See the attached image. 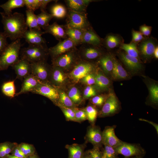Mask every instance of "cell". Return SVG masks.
I'll return each mask as SVG.
<instances>
[{"mask_svg": "<svg viewBox=\"0 0 158 158\" xmlns=\"http://www.w3.org/2000/svg\"><path fill=\"white\" fill-rule=\"evenodd\" d=\"M0 14L4 32L6 37L12 41L23 38L28 29L24 14L17 12L8 16L6 15L4 12H1Z\"/></svg>", "mask_w": 158, "mask_h": 158, "instance_id": "6da1fadb", "label": "cell"}, {"mask_svg": "<svg viewBox=\"0 0 158 158\" xmlns=\"http://www.w3.org/2000/svg\"><path fill=\"white\" fill-rule=\"evenodd\" d=\"M20 39L12 41L0 55V71L6 70L20 59V52L22 44Z\"/></svg>", "mask_w": 158, "mask_h": 158, "instance_id": "7a4b0ae2", "label": "cell"}, {"mask_svg": "<svg viewBox=\"0 0 158 158\" xmlns=\"http://www.w3.org/2000/svg\"><path fill=\"white\" fill-rule=\"evenodd\" d=\"M46 44L38 45H29L21 49L20 58L30 63L46 61L49 55Z\"/></svg>", "mask_w": 158, "mask_h": 158, "instance_id": "3957f363", "label": "cell"}, {"mask_svg": "<svg viewBox=\"0 0 158 158\" xmlns=\"http://www.w3.org/2000/svg\"><path fill=\"white\" fill-rule=\"evenodd\" d=\"M81 59L76 47L52 60V66L63 70L73 67Z\"/></svg>", "mask_w": 158, "mask_h": 158, "instance_id": "277c9868", "label": "cell"}, {"mask_svg": "<svg viewBox=\"0 0 158 158\" xmlns=\"http://www.w3.org/2000/svg\"><path fill=\"white\" fill-rule=\"evenodd\" d=\"M66 26L71 28L85 30L91 27L86 13L69 10L66 15Z\"/></svg>", "mask_w": 158, "mask_h": 158, "instance_id": "5b68a950", "label": "cell"}, {"mask_svg": "<svg viewBox=\"0 0 158 158\" xmlns=\"http://www.w3.org/2000/svg\"><path fill=\"white\" fill-rule=\"evenodd\" d=\"M114 149L118 154H121L125 157H135L142 158L146 153L145 150L138 143H130L123 141Z\"/></svg>", "mask_w": 158, "mask_h": 158, "instance_id": "8992f818", "label": "cell"}, {"mask_svg": "<svg viewBox=\"0 0 158 158\" xmlns=\"http://www.w3.org/2000/svg\"><path fill=\"white\" fill-rule=\"evenodd\" d=\"M32 93L40 95L47 97L55 104L58 103L59 95L57 88L49 82L40 81L37 86L31 91Z\"/></svg>", "mask_w": 158, "mask_h": 158, "instance_id": "52a82bcc", "label": "cell"}, {"mask_svg": "<svg viewBox=\"0 0 158 158\" xmlns=\"http://www.w3.org/2000/svg\"><path fill=\"white\" fill-rule=\"evenodd\" d=\"M95 68L94 64L91 62L81 59L73 67L70 76L74 81H78L90 73Z\"/></svg>", "mask_w": 158, "mask_h": 158, "instance_id": "ba28073f", "label": "cell"}, {"mask_svg": "<svg viewBox=\"0 0 158 158\" xmlns=\"http://www.w3.org/2000/svg\"><path fill=\"white\" fill-rule=\"evenodd\" d=\"M157 44V40L155 38L152 37H145L137 44L139 56L140 55L145 60L150 59L153 55Z\"/></svg>", "mask_w": 158, "mask_h": 158, "instance_id": "9c48e42d", "label": "cell"}, {"mask_svg": "<svg viewBox=\"0 0 158 158\" xmlns=\"http://www.w3.org/2000/svg\"><path fill=\"white\" fill-rule=\"evenodd\" d=\"M120 108V103L117 97L114 94H111L106 99L98 114L99 116L104 117L112 116L119 111Z\"/></svg>", "mask_w": 158, "mask_h": 158, "instance_id": "30bf717a", "label": "cell"}, {"mask_svg": "<svg viewBox=\"0 0 158 158\" xmlns=\"http://www.w3.org/2000/svg\"><path fill=\"white\" fill-rule=\"evenodd\" d=\"M82 44L78 51L80 59L82 60L90 62L91 60L98 59L104 54L101 47Z\"/></svg>", "mask_w": 158, "mask_h": 158, "instance_id": "8fae6325", "label": "cell"}, {"mask_svg": "<svg viewBox=\"0 0 158 158\" xmlns=\"http://www.w3.org/2000/svg\"><path fill=\"white\" fill-rule=\"evenodd\" d=\"M31 74L40 81L48 82L52 66L46 61H43L31 63Z\"/></svg>", "mask_w": 158, "mask_h": 158, "instance_id": "7c38bea8", "label": "cell"}, {"mask_svg": "<svg viewBox=\"0 0 158 158\" xmlns=\"http://www.w3.org/2000/svg\"><path fill=\"white\" fill-rule=\"evenodd\" d=\"M76 45L68 37L59 42L55 46L48 49L52 60L76 47Z\"/></svg>", "mask_w": 158, "mask_h": 158, "instance_id": "4fadbf2b", "label": "cell"}, {"mask_svg": "<svg viewBox=\"0 0 158 158\" xmlns=\"http://www.w3.org/2000/svg\"><path fill=\"white\" fill-rule=\"evenodd\" d=\"M116 126H106L102 132V143L115 148L123 142L116 135L115 129Z\"/></svg>", "mask_w": 158, "mask_h": 158, "instance_id": "5bb4252c", "label": "cell"}, {"mask_svg": "<svg viewBox=\"0 0 158 158\" xmlns=\"http://www.w3.org/2000/svg\"><path fill=\"white\" fill-rule=\"evenodd\" d=\"M87 142L91 143L93 147H102V131L98 126L91 125L87 130L85 136Z\"/></svg>", "mask_w": 158, "mask_h": 158, "instance_id": "9a60e30c", "label": "cell"}, {"mask_svg": "<svg viewBox=\"0 0 158 158\" xmlns=\"http://www.w3.org/2000/svg\"><path fill=\"white\" fill-rule=\"evenodd\" d=\"M118 57L125 65L131 71L136 72L142 67L140 61L127 54L125 51H119L118 52Z\"/></svg>", "mask_w": 158, "mask_h": 158, "instance_id": "2e32d148", "label": "cell"}, {"mask_svg": "<svg viewBox=\"0 0 158 158\" xmlns=\"http://www.w3.org/2000/svg\"><path fill=\"white\" fill-rule=\"evenodd\" d=\"M44 34L41 29H33L27 30L23 38L29 45H38L46 44V41L42 37Z\"/></svg>", "mask_w": 158, "mask_h": 158, "instance_id": "e0dca14e", "label": "cell"}, {"mask_svg": "<svg viewBox=\"0 0 158 158\" xmlns=\"http://www.w3.org/2000/svg\"><path fill=\"white\" fill-rule=\"evenodd\" d=\"M67 80L66 74L62 68L52 66L49 79V82L56 87H61L64 85Z\"/></svg>", "mask_w": 158, "mask_h": 158, "instance_id": "ac0fdd59", "label": "cell"}, {"mask_svg": "<svg viewBox=\"0 0 158 158\" xmlns=\"http://www.w3.org/2000/svg\"><path fill=\"white\" fill-rule=\"evenodd\" d=\"M16 75V78L21 80L31 74V64L27 61L20 59L11 66Z\"/></svg>", "mask_w": 158, "mask_h": 158, "instance_id": "d6986e66", "label": "cell"}, {"mask_svg": "<svg viewBox=\"0 0 158 158\" xmlns=\"http://www.w3.org/2000/svg\"><path fill=\"white\" fill-rule=\"evenodd\" d=\"M102 40L91 27L85 30L83 34L81 44H87L97 47L102 46Z\"/></svg>", "mask_w": 158, "mask_h": 158, "instance_id": "ffe728a7", "label": "cell"}, {"mask_svg": "<svg viewBox=\"0 0 158 158\" xmlns=\"http://www.w3.org/2000/svg\"><path fill=\"white\" fill-rule=\"evenodd\" d=\"M44 30V34H51L59 41L62 39H65L68 37L66 32L65 25L59 24L56 22L49 25Z\"/></svg>", "mask_w": 158, "mask_h": 158, "instance_id": "44dd1931", "label": "cell"}, {"mask_svg": "<svg viewBox=\"0 0 158 158\" xmlns=\"http://www.w3.org/2000/svg\"><path fill=\"white\" fill-rule=\"evenodd\" d=\"M124 40L121 36L118 34H108L102 40V45L108 49L120 47L123 43Z\"/></svg>", "mask_w": 158, "mask_h": 158, "instance_id": "7402d4cb", "label": "cell"}, {"mask_svg": "<svg viewBox=\"0 0 158 158\" xmlns=\"http://www.w3.org/2000/svg\"><path fill=\"white\" fill-rule=\"evenodd\" d=\"M93 0H66L65 2L69 10L80 13H86L90 3L96 1Z\"/></svg>", "mask_w": 158, "mask_h": 158, "instance_id": "603a6c76", "label": "cell"}, {"mask_svg": "<svg viewBox=\"0 0 158 158\" xmlns=\"http://www.w3.org/2000/svg\"><path fill=\"white\" fill-rule=\"evenodd\" d=\"M40 81L31 74H30L24 79L20 91L16 93L15 96L30 92Z\"/></svg>", "mask_w": 158, "mask_h": 158, "instance_id": "cb8c5ba5", "label": "cell"}, {"mask_svg": "<svg viewBox=\"0 0 158 158\" xmlns=\"http://www.w3.org/2000/svg\"><path fill=\"white\" fill-rule=\"evenodd\" d=\"M113 67L111 72L112 77L115 80H124L128 77V75L116 57L113 56Z\"/></svg>", "mask_w": 158, "mask_h": 158, "instance_id": "d4e9b609", "label": "cell"}, {"mask_svg": "<svg viewBox=\"0 0 158 158\" xmlns=\"http://www.w3.org/2000/svg\"><path fill=\"white\" fill-rule=\"evenodd\" d=\"M113 55L110 54H104L99 57L97 63L102 70L106 73H111L113 67Z\"/></svg>", "mask_w": 158, "mask_h": 158, "instance_id": "484cf974", "label": "cell"}, {"mask_svg": "<svg viewBox=\"0 0 158 158\" xmlns=\"http://www.w3.org/2000/svg\"><path fill=\"white\" fill-rule=\"evenodd\" d=\"M85 144L74 143L71 145H67L65 148L68 151V158H82L85 153Z\"/></svg>", "mask_w": 158, "mask_h": 158, "instance_id": "4316f807", "label": "cell"}, {"mask_svg": "<svg viewBox=\"0 0 158 158\" xmlns=\"http://www.w3.org/2000/svg\"><path fill=\"white\" fill-rule=\"evenodd\" d=\"M24 6V0H8L0 5V7L4 10V13L8 16L12 14L13 9L23 7Z\"/></svg>", "mask_w": 158, "mask_h": 158, "instance_id": "83f0119b", "label": "cell"}, {"mask_svg": "<svg viewBox=\"0 0 158 158\" xmlns=\"http://www.w3.org/2000/svg\"><path fill=\"white\" fill-rule=\"evenodd\" d=\"M65 25L67 37L73 42L77 46L81 44L82 36L85 30L71 28Z\"/></svg>", "mask_w": 158, "mask_h": 158, "instance_id": "f1b7e54d", "label": "cell"}, {"mask_svg": "<svg viewBox=\"0 0 158 158\" xmlns=\"http://www.w3.org/2000/svg\"><path fill=\"white\" fill-rule=\"evenodd\" d=\"M95 83L96 87L100 91L107 89L110 85L109 79L102 73L99 72L95 76Z\"/></svg>", "mask_w": 158, "mask_h": 158, "instance_id": "f546056e", "label": "cell"}, {"mask_svg": "<svg viewBox=\"0 0 158 158\" xmlns=\"http://www.w3.org/2000/svg\"><path fill=\"white\" fill-rule=\"evenodd\" d=\"M138 44L131 42L129 44L123 43L120 47L127 54L140 61L139 53L137 48Z\"/></svg>", "mask_w": 158, "mask_h": 158, "instance_id": "4dcf8cb0", "label": "cell"}, {"mask_svg": "<svg viewBox=\"0 0 158 158\" xmlns=\"http://www.w3.org/2000/svg\"><path fill=\"white\" fill-rule=\"evenodd\" d=\"M25 12L26 23L29 30L33 29H41L38 25L36 15L34 13V11L27 9Z\"/></svg>", "mask_w": 158, "mask_h": 158, "instance_id": "1f68e13d", "label": "cell"}, {"mask_svg": "<svg viewBox=\"0 0 158 158\" xmlns=\"http://www.w3.org/2000/svg\"><path fill=\"white\" fill-rule=\"evenodd\" d=\"M1 89L5 95L10 98H13L15 96L16 93L14 80L4 83L2 85Z\"/></svg>", "mask_w": 158, "mask_h": 158, "instance_id": "d6a6232c", "label": "cell"}, {"mask_svg": "<svg viewBox=\"0 0 158 158\" xmlns=\"http://www.w3.org/2000/svg\"><path fill=\"white\" fill-rule=\"evenodd\" d=\"M57 89L59 95L57 105L72 109L75 108V105L73 102L68 95L64 91Z\"/></svg>", "mask_w": 158, "mask_h": 158, "instance_id": "836d02e7", "label": "cell"}, {"mask_svg": "<svg viewBox=\"0 0 158 158\" xmlns=\"http://www.w3.org/2000/svg\"><path fill=\"white\" fill-rule=\"evenodd\" d=\"M36 16L39 27L44 30L49 25V22L54 18L51 14L46 11H41L40 13L36 15Z\"/></svg>", "mask_w": 158, "mask_h": 158, "instance_id": "e575fe53", "label": "cell"}, {"mask_svg": "<svg viewBox=\"0 0 158 158\" xmlns=\"http://www.w3.org/2000/svg\"><path fill=\"white\" fill-rule=\"evenodd\" d=\"M51 12L54 17L59 19L64 18L67 13L65 7L60 4H56L53 6L51 9Z\"/></svg>", "mask_w": 158, "mask_h": 158, "instance_id": "d590c367", "label": "cell"}, {"mask_svg": "<svg viewBox=\"0 0 158 158\" xmlns=\"http://www.w3.org/2000/svg\"><path fill=\"white\" fill-rule=\"evenodd\" d=\"M16 142H6L0 144V158H5L18 145Z\"/></svg>", "mask_w": 158, "mask_h": 158, "instance_id": "8d00e7d4", "label": "cell"}, {"mask_svg": "<svg viewBox=\"0 0 158 158\" xmlns=\"http://www.w3.org/2000/svg\"><path fill=\"white\" fill-rule=\"evenodd\" d=\"M84 110L86 114L87 119L91 125H95L98 115L96 109L93 106L89 105Z\"/></svg>", "mask_w": 158, "mask_h": 158, "instance_id": "74e56055", "label": "cell"}, {"mask_svg": "<svg viewBox=\"0 0 158 158\" xmlns=\"http://www.w3.org/2000/svg\"><path fill=\"white\" fill-rule=\"evenodd\" d=\"M104 145V147L100 149L102 158H119L114 148L108 145Z\"/></svg>", "mask_w": 158, "mask_h": 158, "instance_id": "f35d334b", "label": "cell"}, {"mask_svg": "<svg viewBox=\"0 0 158 158\" xmlns=\"http://www.w3.org/2000/svg\"><path fill=\"white\" fill-rule=\"evenodd\" d=\"M68 96L75 105H78L81 102L82 97L78 89L75 87L71 88L68 92Z\"/></svg>", "mask_w": 158, "mask_h": 158, "instance_id": "ab89813d", "label": "cell"}, {"mask_svg": "<svg viewBox=\"0 0 158 158\" xmlns=\"http://www.w3.org/2000/svg\"><path fill=\"white\" fill-rule=\"evenodd\" d=\"M18 146L24 154L27 157L32 155L35 153V149L34 145L27 143L22 142L18 144Z\"/></svg>", "mask_w": 158, "mask_h": 158, "instance_id": "60d3db41", "label": "cell"}, {"mask_svg": "<svg viewBox=\"0 0 158 158\" xmlns=\"http://www.w3.org/2000/svg\"><path fill=\"white\" fill-rule=\"evenodd\" d=\"M150 98L151 103L157 105L158 103V86L155 84H151L149 87Z\"/></svg>", "mask_w": 158, "mask_h": 158, "instance_id": "b9f144b4", "label": "cell"}, {"mask_svg": "<svg viewBox=\"0 0 158 158\" xmlns=\"http://www.w3.org/2000/svg\"><path fill=\"white\" fill-rule=\"evenodd\" d=\"M24 1L27 9L34 11L40 8L42 0H24Z\"/></svg>", "mask_w": 158, "mask_h": 158, "instance_id": "7bdbcfd3", "label": "cell"}, {"mask_svg": "<svg viewBox=\"0 0 158 158\" xmlns=\"http://www.w3.org/2000/svg\"><path fill=\"white\" fill-rule=\"evenodd\" d=\"M59 107L63 112L67 121H75V113L73 109L62 106Z\"/></svg>", "mask_w": 158, "mask_h": 158, "instance_id": "ee69618b", "label": "cell"}, {"mask_svg": "<svg viewBox=\"0 0 158 158\" xmlns=\"http://www.w3.org/2000/svg\"><path fill=\"white\" fill-rule=\"evenodd\" d=\"M75 117V122H81L87 119L86 112L84 110L73 108Z\"/></svg>", "mask_w": 158, "mask_h": 158, "instance_id": "f6af8a7d", "label": "cell"}, {"mask_svg": "<svg viewBox=\"0 0 158 158\" xmlns=\"http://www.w3.org/2000/svg\"><path fill=\"white\" fill-rule=\"evenodd\" d=\"M87 151L91 158H102L101 151L99 147H93Z\"/></svg>", "mask_w": 158, "mask_h": 158, "instance_id": "bcb514c9", "label": "cell"}, {"mask_svg": "<svg viewBox=\"0 0 158 158\" xmlns=\"http://www.w3.org/2000/svg\"><path fill=\"white\" fill-rule=\"evenodd\" d=\"M132 38L131 42L138 44L145 38L143 35L140 31L133 30L132 31Z\"/></svg>", "mask_w": 158, "mask_h": 158, "instance_id": "7dc6e473", "label": "cell"}, {"mask_svg": "<svg viewBox=\"0 0 158 158\" xmlns=\"http://www.w3.org/2000/svg\"><path fill=\"white\" fill-rule=\"evenodd\" d=\"M96 94L95 89L91 86H88L85 89L83 92L84 97L88 98L95 96Z\"/></svg>", "mask_w": 158, "mask_h": 158, "instance_id": "c3c4849f", "label": "cell"}, {"mask_svg": "<svg viewBox=\"0 0 158 158\" xmlns=\"http://www.w3.org/2000/svg\"><path fill=\"white\" fill-rule=\"evenodd\" d=\"M7 38L4 32H0V55L8 44Z\"/></svg>", "mask_w": 158, "mask_h": 158, "instance_id": "681fc988", "label": "cell"}, {"mask_svg": "<svg viewBox=\"0 0 158 158\" xmlns=\"http://www.w3.org/2000/svg\"><path fill=\"white\" fill-rule=\"evenodd\" d=\"M105 100L104 97L102 96H96L92 98L91 102L95 106L101 107L103 105Z\"/></svg>", "mask_w": 158, "mask_h": 158, "instance_id": "f907efd6", "label": "cell"}, {"mask_svg": "<svg viewBox=\"0 0 158 158\" xmlns=\"http://www.w3.org/2000/svg\"><path fill=\"white\" fill-rule=\"evenodd\" d=\"M152 29V27L147 26L145 24L141 25L139 28L140 32L146 37H148L150 35Z\"/></svg>", "mask_w": 158, "mask_h": 158, "instance_id": "816d5d0a", "label": "cell"}, {"mask_svg": "<svg viewBox=\"0 0 158 158\" xmlns=\"http://www.w3.org/2000/svg\"><path fill=\"white\" fill-rule=\"evenodd\" d=\"M83 81L86 84L91 86L95 83V76L92 74L87 75L82 79Z\"/></svg>", "mask_w": 158, "mask_h": 158, "instance_id": "f5cc1de1", "label": "cell"}, {"mask_svg": "<svg viewBox=\"0 0 158 158\" xmlns=\"http://www.w3.org/2000/svg\"><path fill=\"white\" fill-rule=\"evenodd\" d=\"M11 154L20 158H26L19 148L18 144L13 149L11 152Z\"/></svg>", "mask_w": 158, "mask_h": 158, "instance_id": "db71d44e", "label": "cell"}, {"mask_svg": "<svg viewBox=\"0 0 158 158\" xmlns=\"http://www.w3.org/2000/svg\"><path fill=\"white\" fill-rule=\"evenodd\" d=\"M55 0H42V4L40 8L41 11H45V10L47 4Z\"/></svg>", "mask_w": 158, "mask_h": 158, "instance_id": "11a10c76", "label": "cell"}, {"mask_svg": "<svg viewBox=\"0 0 158 158\" xmlns=\"http://www.w3.org/2000/svg\"><path fill=\"white\" fill-rule=\"evenodd\" d=\"M139 120L140 121H145L147 122H148V123H150L151 125H152L155 129L157 134H158V124L152 121H150L149 120H148L146 119H143V118H140L139 119Z\"/></svg>", "mask_w": 158, "mask_h": 158, "instance_id": "9f6ffc18", "label": "cell"}, {"mask_svg": "<svg viewBox=\"0 0 158 158\" xmlns=\"http://www.w3.org/2000/svg\"><path fill=\"white\" fill-rule=\"evenodd\" d=\"M153 55L156 59L158 58V46H157L156 47L154 51Z\"/></svg>", "mask_w": 158, "mask_h": 158, "instance_id": "6f0895ef", "label": "cell"}, {"mask_svg": "<svg viewBox=\"0 0 158 158\" xmlns=\"http://www.w3.org/2000/svg\"><path fill=\"white\" fill-rule=\"evenodd\" d=\"M26 158H39L38 155L36 152L33 154L27 157Z\"/></svg>", "mask_w": 158, "mask_h": 158, "instance_id": "680465c9", "label": "cell"}, {"mask_svg": "<svg viewBox=\"0 0 158 158\" xmlns=\"http://www.w3.org/2000/svg\"><path fill=\"white\" fill-rule=\"evenodd\" d=\"M82 158H91L87 151L85 152Z\"/></svg>", "mask_w": 158, "mask_h": 158, "instance_id": "91938a15", "label": "cell"}, {"mask_svg": "<svg viewBox=\"0 0 158 158\" xmlns=\"http://www.w3.org/2000/svg\"><path fill=\"white\" fill-rule=\"evenodd\" d=\"M5 158H20L14 156H13L12 154H9Z\"/></svg>", "mask_w": 158, "mask_h": 158, "instance_id": "94428289", "label": "cell"}, {"mask_svg": "<svg viewBox=\"0 0 158 158\" xmlns=\"http://www.w3.org/2000/svg\"><path fill=\"white\" fill-rule=\"evenodd\" d=\"M124 158H139V157H124Z\"/></svg>", "mask_w": 158, "mask_h": 158, "instance_id": "6125c7cd", "label": "cell"}]
</instances>
